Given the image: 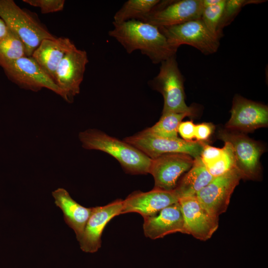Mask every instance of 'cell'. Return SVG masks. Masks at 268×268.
<instances>
[{
    "label": "cell",
    "mask_w": 268,
    "mask_h": 268,
    "mask_svg": "<svg viewBox=\"0 0 268 268\" xmlns=\"http://www.w3.org/2000/svg\"><path fill=\"white\" fill-rule=\"evenodd\" d=\"M113 25L109 35L116 39L129 54L139 50L154 64L161 63L176 56L177 49L170 45L159 28L154 25L137 20L113 23Z\"/></svg>",
    "instance_id": "6da1fadb"
},
{
    "label": "cell",
    "mask_w": 268,
    "mask_h": 268,
    "mask_svg": "<svg viewBox=\"0 0 268 268\" xmlns=\"http://www.w3.org/2000/svg\"><path fill=\"white\" fill-rule=\"evenodd\" d=\"M78 138L84 148L100 150L110 154L118 160L127 173H149L152 159L124 140L91 129L79 133Z\"/></svg>",
    "instance_id": "7a4b0ae2"
},
{
    "label": "cell",
    "mask_w": 268,
    "mask_h": 268,
    "mask_svg": "<svg viewBox=\"0 0 268 268\" xmlns=\"http://www.w3.org/2000/svg\"><path fill=\"white\" fill-rule=\"evenodd\" d=\"M0 18L23 42L27 57H31L43 40L56 38L33 14L12 0H0Z\"/></svg>",
    "instance_id": "3957f363"
},
{
    "label": "cell",
    "mask_w": 268,
    "mask_h": 268,
    "mask_svg": "<svg viewBox=\"0 0 268 268\" xmlns=\"http://www.w3.org/2000/svg\"><path fill=\"white\" fill-rule=\"evenodd\" d=\"M184 81L176 56L161 63L158 74L149 83L163 97L162 114L186 113L193 115L194 109L188 106L185 102Z\"/></svg>",
    "instance_id": "277c9868"
},
{
    "label": "cell",
    "mask_w": 268,
    "mask_h": 268,
    "mask_svg": "<svg viewBox=\"0 0 268 268\" xmlns=\"http://www.w3.org/2000/svg\"><path fill=\"white\" fill-rule=\"evenodd\" d=\"M159 29L170 45L177 50L186 44L207 55L216 52L219 47V39L208 30L201 18Z\"/></svg>",
    "instance_id": "5b68a950"
},
{
    "label": "cell",
    "mask_w": 268,
    "mask_h": 268,
    "mask_svg": "<svg viewBox=\"0 0 268 268\" xmlns=\"http://www.w3.org/2000/svg\"><path fill=\"white\" fill-rule=\"evenodd\" d=\"M0 67L7 77L21 88L37 92L46 88L64 97L61 90L32 57L25 56Z\"/></svg>",
    "instance_id": "8992f818"
},
{
    "label": "cell",
    "mask_w": 268,
    "mask_h": 268,
    "mask_svg": "<svg viewBox=\"0 0 268 268\" xmlns=\"http://www.w3.org/2000/svg\"><path fill=\"white\" fill-rule=\"evenodd\" d=\"M124 141L151 159L168 153H184L196 158L200 156L204 142L183 139H168L153 136L143 131L125 137Z\"/></svg>",
    "instance_id": "52a82bcc"
},
{
    "label": "cell",
    "mask_w": 268,
    "mask_h": 268,
    "mask_svg": "<svg viewBox=\"0 0 268 268\" xmlns=\"http://www.w3.org/2000/svg\"><path fill=\"white\" fill-rule=\"evenodd\" d=\"M218 137L232 145L236 168L242 178L258 179L261 171L260 158L263 150L261 145L237 132L221 131Z\"/></svg>",
    "instance_id": "ba28073f"
},
{
    "label": "cell",
    "mask_w": 268,
    "mask_h": 268,
    "mask_svg": "<svg viewBox=\"0 0 268 268\" xmlns=\"http://www.w3.org/2000/svg\"><path fill=\"white\" fill-rule=\"evenodd\" d=\"M242 176L237 168L214 177L196 195L201 205L211 215L218 218L228 206L231 196Z\"/></svg>",
    "instance_id": "9c48e42d"
},
{
    "label": "cell",
    "mask_w": 268,
    "mask_h": 268,
    "mask_svg": "<svg viewBox=\"0 0 268 268\" xmlns=\"http://www.w3.org/2000/svg\"><path fill=\"white\" fill-rule=\"evenodd\" d=\"M88 63L87 53L75 46L63 57L58 66L54 81L63 93V99L68 103L80 92L86 66Z\"/></svg>",
    "instance_id": "30bf717a"
},
{
    "label": "cell",
    "mask_w": 268,
    "mask_h": 268,
    "mask_svg": "<svg viewBox=\"0 0 268 268\" xmlns=\"http://www.w3.org/2000/svg\"><path fill=\"white\" fill-rule=\"evenodd\" d=\"M202 9V0H160L139 21L158 28L168 27L201 18Z\"/></svg>",
    "instance_id": "8fae6325"
},
{
    "label": "cell",
    "mask_w": 268,
    "mask_h": 268,
    "mask_svg": "<svg viewBox=\"0 0 268 268\" xmlns=\"http://www.w3.org/2000/svg\"><path fill=\"white\" fill-rule=\"evenodd\" d=\"M149 173L154 180V189L166 191L175 189L179 178L193 166L194 160L184 153H168L151 159Z\"/></svg>",
    "instance_id": "7c38bea8"
},
{
    "label": "cell",
    "mask_w": 268,
    "mask_h": 268,
    "mask_svg": "<svg viewBox=\"0 0 268 268\" xmlns=\"http://www.w3.org/2000/svg\"><path fill=\"white\" fill-rule=\"evenodd\" d=\"M178 202L183 216L185 234L201 241L210 239L218 227V218L210 214L196 196L181 198Z\"/></svg>",
    "instance_id": "4fadbf2b"
},
{
    "label": "cell",
    "mask_w": 268,
    "mask_h": 268,
    "mask_svg": "<svg viewBox=\"0 0 268 268\" xmlns=\"http://www.w3.org/2000/svg\"><path fill=\"white\" fill-rule=\"evenodd\" d=\"M231 117L226 125L230 130L251 132L268 124V106L236 95L233 100Z\"/></svg>",
    "instance_id": "5bb4252c"
},
{
    "label": "cell",
    "mask_w": 268,
    "mask_h": 268,
    "mask_svg": "<svg viewBox=\"0 0 268 268\" xmlns=\"http://www.w3.org/2000/svg\"><path fill=\"white\" fill-rule=\"evenodd\" d=\"M123 200L119 199L101 206L92 207L82 235L78 241L80 249L86 253L97 252L101 246V236L107 224L115 216L121 214Z\"/></svg>",
    "instance_id": "9a60e30c"
},
{
    "label": "cell",
    "mask_w": 268,
    "mask_h": 268,
    "mask_svg": "<svg viewBox=\"0 0 268 268\" xmlns=\"http://www.w3.org/2000/svg\"><path fill=\"white\" fill-rule=\"evenodd\" d=\"M179 197L174 190L154 189L147 192H134L123 200L122 214L136 212L143 217L152 216L162 209L177 203Z\"/></svg>",
    "instance_id": "2e32d148"
},
{
    "label": "cell",
    "mask_w": 268,
    "mask_h": 268,
    "mask_svg": "<svg viewBox=\"0 0 268 268\" xmlns=\"http://www.w3.org/2000/svg\"><path fill=\"white\" fill-rule=\"evenodd\" d=\"M143 218L144 234L150 239L163 238L176 232L185 234L184 218L179 202L162 209L158 214Z\"/></svg>",
    "instance_id": "e0dca14e"
},
{
    "label": "cell",
    "mask_w": 268,
    "mask_h": 268,
    "mask_svg": "<svg viewBox=\"0 0 268 268\" xmlns=\"http://www.w3.org/2000/svg\"><path fill=\"white\" fill-rule=\"evenodd\" d=\"M75 46L67 38L45 39L42 41L31 57L54 81L58 65L65 55Z\"/></svg>",
    "instance_id": "ac0fdd59"
},
{
    "label": "cell",
    "mask_w": 268,
    "mask_h": 268,
    "mask_svg": "<svg viewBox=\"0 0 268 268\" xmlns=\"http://www.w3.org/2000/svg\"><path fill=\"white\" fill-rule=\"evenodd\" d=\"M52 194L56 205L63 212L65 222L73 230L79 241L91 213L92 207H85L79 204L71 198L65 189L58 188Z\"/></svg>",
    "instance_id": "d6986e66"
},
{
    "label": "cell",
    "mask_w": 268,
    "mask_h": 268,
    "mask_svg": "<svg viewBox=\"0 0 268 268\" xmlns=\"http://www.w3.org/2000/svg\"><path fill=\"white\" fill-rule=\"evenodd\" d=\"M214 178L199 157L194 159L193 166L178 181L174 190L179 199L196 196Z\"/></svg>",
    "instance_id": "ffe728a7"
},
{
    "label": "cell",
    "mask_w": 268,
    "mask_h": 268,
    "mask_svg": "<svg viewBox=\"0 0 268 268\" xmlns=\"http://www.w3.org/2000/svg\"><path fill=\"white\" fill-rule=\"evenodd\" d=\"M160 1L159 0H129L115 13L113 23L119 24L131 20H141Z\"/></svg>",
    "instance_id": "44dd1931"
},
{
    "label": "cell",
    "mask_w": 268,
    "mask_h": 268,
    "mask_svg": "<svg viewBox=\"0 0 268 268\" xmlns=\"http://www.w3.org/2000/svg\"><path fill=\"white\" fill-rule=\"evenodd\" d=\"M188 113H169L162 114L157 123L143 131L150 135L168 139H177L178 128L182 120Z\"/></svg>",
    "instance_id": "7402d4cb"
},
{
    "label": "cell",
    "mask_w": 268,
    "mask_h": 268,
    "mask_svg": "<svg viewBox=\"0 0 268 268\" xmlns=\"http://www.w3.org/2000/svg\"><path fill=\"white\" fill-rule=\"evenodd\" d=\"M25 56L24 43L14 32L8 28L7 34L0 41V66Z\"/></svg>",
    "instance_id": "603a6c76"
},
{
    "label": "cell",
    "mask_w": 268,
    "mask_h": 268,
    "mask_svg": "<svg viewBox=\"0 0 268 268\" xmlns=\"http://www.w3.org/2000/svg\"><path fill=\"white\" fill-rule=\"evenodd\" d=\"M209 174L216 177L237 168L236 160L232 145L224 142L222 153L220 158L212 165L206 168Z\"/></svg>",
    "instance_id": "cb8c5ba5"
},
{
    "label": "cell",
    "mask_w": 268,
    "mask_h": 268,
    "mask_svg": "<svg viewBox=\"0 0 268 268\" xmlns=\"http://www.w3.org/2000/svg\"><path fill=\"white\" fill-rule=\"evenodd\" d=\"M260 0H226L222 15L218 27V35L222 36L223 29L234 20L243 7L247 4L262 3Z\"/></svg>",
    "instance_id": "d4e9b609"
},
{
    "label": "cell",
    "mask_w": 268,
    "mask_h": 268,
    "mask_svg": "<svg viewBox=\"0 0 268 268\" xmlns=\"http://www.w3.org/2000/svg\"><path fill=\"white\" fill-rule=\"evenodd\" d=\"M226 0L219 3L203 7L201 17L202 21L214 35L220 39L218 35V27L223 11Z\"/></svg>",
    "instance_id": "484cf974"
},
{
    "label": "cell",
    "mask_w": 268,
    "mask_h": 268,
    "mask_svg": "<svg viewBox=\"0 0 268 268\" xmlns=\"http://www.w3.org/2000/svg\"><path fill=\"white\" fill-rule=\"evenodd\" d=\"M23 1L31 6L40 8L43 14L62 11L64 7V0H23Z\"/></svg>",
    "instance_id": "4316f807"
},
{
    "label": "cell",
    "mask_w": 268,
    "mask_h": 268,
    "mask_svg": "<svg viewBox=\"0 0 268 268\" xmlns=\"http://www.w3.org/2000/svg\"><path fill=\"white\" fill-rule=\"evenodd\" d=\"M222 148H217L204 143L200 158L206 168L214 163L221 156Z\"/></svg>",
    "instance_id": "83f0119b"
},
{
    "label": "cell",
    "mask_w": 268,
    "mask_h": 268,
    "mask_svg": "<svg viewBox=\"0 0 268 268\" xmlns=\"http://www.w3.org/2000/svg\"><path fill=\"white\" fill-rule=\"evenodd\" d=\"M214 130L211 123H201L195 125V138L197 141L204 142L210 137Z\"/></svg>",
    "instance_id": "f1b7e54d"
},
{
    "label": "cell",
    "mask_w": 268,
    "mask_h": 268,
    "mask_svg": "<svg viewBox=\"0 0 268 268\" xmlns=\"http://www.w3.org/2000/svg\"><path fill=\"white\" fill-rule=\"evenodd\" d=\"M195 125L192 121L181 122L178 128V133L183 139L188 141H192L195 138Z\"/></svg>",
    "instance_id": "f546056e"
},
{
    "label": "cell",
    "mask_w": 268,
    "mask_h": 268,
    "mask_svg": "<svg viewBox=\"0 0 268 268\" xmlns=\"http://www.w3.org/2000/svg\"><path fill=\"white\" fill-rule=\"evenodd\" d=\"M8 28L3 20L0 18V41L6 36Z\"/></svg>",
    "instance_id": "4dcf8cb0"
},
{
    "label": "cell",
    "mask_w": 268,
    "mask_h": 268,
    "mask_svg": "<svg viewBox=\"0 0 268 268\" xmlns=\"http://www.w3.org/2000/svg\"><path fill=\"white\" fill-rule=\"evenodd\" d=\"M222 0H202V6L205 7L216 5L221 1Z\"/></svg>",
    "instance_id": "1f68e13d"
}]
</instances>
